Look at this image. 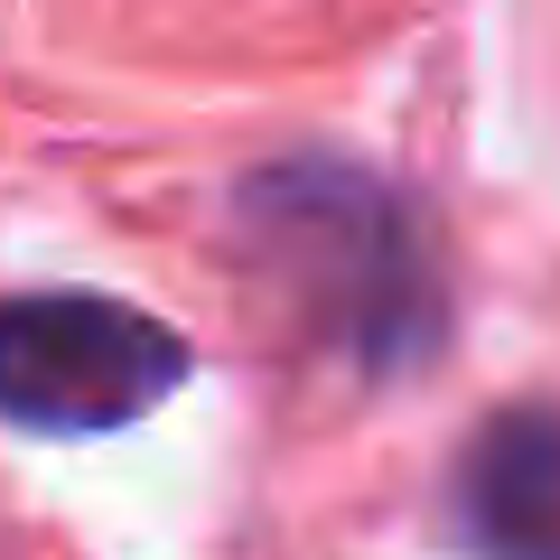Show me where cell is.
I'll use <instances>...</instances> for the list:
<instances>
[{"mask_svg":"<svg viewBox=\"0 0 560 560\" xmlns=\"http://www.w3.org/2000/svg\"><path fill=\"white\" fill-rule=\"evenodd\" d=\"M243 224L280 261V280L327 308L346 355L401 364L440 337V271H430L420 215L364 168L280 160L243 187Z\"/></svg>","mask_w":560,"mask_h":560,"instance_id":"cell-1","label":"cell"},{"mask_svg":"<svg viewBox=\"0 0 560 560\" xmlns=\"http://www.w3.org/2000/svg\"><path fill=\"white\" fill-rule=\"evenodd\" d=\"M187 383V337L113 290H20L0 300V420L47 440H94L160 411Z\"/></svg>","mask_w":560,"mask_h":560,"instance_id":"cell-2","label":"cell"},{"mask_svg":"<svg viewBox=\"0 0 560 560\" xmlns=\"http://www.w3.org/2000/svg\"><path fill=\"white\" fill-rule=\"evenodd\" d=\"M467 533L495 560H560V401H514L467 440Z\"/></svg>","mask_w":560,"mask_h":560,"instance_id":"cell-3","label":"cell"}]
</instances>
